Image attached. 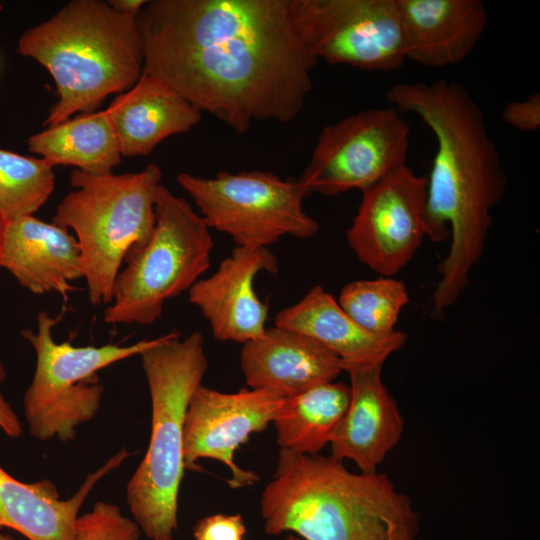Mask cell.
<instances>
[{
  "label": "cell",
  "instance_id": "1",
  "mask_svg": "<svg viewBox=\"0 0 540 540\" xmlns=\"http://www.w3.org/2000/svg\"><path fill=\"white\" fill-rule=\"evenodd\" d=\"M136 20L143 73L235 133L291 122L304 108L318 60L289 0H153Z\"/></svg>",
  "mask_w": 540,
  "mask_h": 540
},
{
  "label": "cell",
  "instance_id": "2",
  "mask_svg": "<svg viewBox=\"0 0 540 540\" xmlns=\"http://www.w3.org/2000/svg\"><path fill=\"white\" fill-rule=\"evenodd\" d=\"M385 97L401 114L420 117L436 138L422 222L431 241L450 238L430 300L433 317L441 318L469 285L484 253L491 212L504 196L507 175L482 108L460 82L396 83Z\"/></svg>",
  "mask_w": 540,
  "mask_h": 540
},
{
  "label": "cell",
  "instance_id": "3",
  "mask_svg": "<svg viewBox=\"0 0 540 540\" xmlns=\"http://www.w3.org/2000/svg\"><path fill=\"white\" fill-rule=\"evenodd\" d=\"M264 531L304 540H417L410 497L381 473H353L333 456L280 449L260 496Z\"/></svg>",
  "mask_w": 540,
  "mask_h": 540
},
{
  "label": "cell",
  "instance_id": "4",
  "mask_svg": "<svg viewBox=\"0 0 540 540\" xmlns=\"http://www.w3.org/2000/svg\"><path fill=\"white\" fill-rule=\"evenodd\" d=\"M18 53L40 63L55 81L59 100L44 121L47 127L93 112L110 94L133 87L143 72L136 17L101 0L68 2L21 35Z\"/></svg>",
  "mask_w": 540,
  "mask_h": 540
},
{
  "label": "cell",
  "instance_id": "5",
  "mask_svg": "<svg viewBox=\"0 0 540 540\" xmlns=\"http://www.w3.org/2000/svg\"><path fill=\"white\" fill-rule=\"evenodd\" d=\"M151 399L147 451L126 486L133 520L150 540H173L184 476V425L193 392L208 368L203 336L176 331L140 355Z\"/></svg>",
  "mask_w": 540,
  "mask_h": 540
},
{
  "label": "cell",
  "instance_id": "6",
  "mask_svg": "<svg viewBox=\"0 0 540 540\" xmlns=\"http://www.w3.org/2000/svg\"><path fill=\"white\" fill-rule=\"evenodd\" d=\"M161 178L155 163L136 173L94 175L75 169L70 174L74 190L58 204L52 222L75 233L93 305L111 302L125 258L150 239Z\"/></svg>",
  "mask_w": 540,
  "mask_h": 540
},
{
  "label": "cell",
  "instance_id": "7",
  "mask_svg": "<svg viewBox=\"0 0 540 540\" xmlns=\"http://www.w3.org/2000/svg\"><path fill=\"white\" fill-rule=\"evenodd\" d=\"M213 247L203 218L185 198L161 184L151 237L125 258L112 300L104 310V321L113 325L154 324L165 302L188 292L209 269Z\"/></svg>",
  "mask_w": 540,
  "mask_h": 540
},
{
  "label": "cell",
  "instance_id": "8",
  "mask_svg": "<svg viewBox=\"0 0 540 540\" xmlns=\"http://www.w3.org/2000/svg\"><path fill=\"white\" fill-rule=\"evenodd\" d=\"M60 317L41 311L37 315V329L20 332L36 355L35 371L24 394L23 409L30 435L40 441L73 440L77 428L91 421L101 407L104 387L97 372L140 355L161 338L126 346L57 343L52 330Z\"/></svg>",
  "mask_w": 540,
  "mask_h": 540
},
{
  "label": "cell",
  "instance_id": "9",
  "mask_svg": "<svg viewBox=\"0 0 540 540\" xmlns=\"http://www.w3.org/2000/svg\"><path fill=\"white\" fill-rule=\"evenodd\" d=\"M176 180L209 229L229 235L237 247L268 248L284 236L307 239L320 230L303 208L310 195L297 179L252 170L212 178L180 172Z\"/></svg>",
  "mask_w": 540,
  "mask_h": 540
},
{
  "label": "cell",
  "instance_id": "10",
  "mask_svg": "<svg viewBox=\"0 0 540 540\" xmlns=\"http://www.w3.org/2000/svg\"><path fill=\"white\" fill-rule=\"evenodd\" d=\"M410 125L393 106L370 108L322 128L297 178L309 195L361 192L407 164Z\"/></svg>",
  "mask_w": 540,
  "mask_h": 540
},
{
  "label": "cell",
  "instance_id": "11",
  "mask_svg": "<svg viewBox=\"0 0 540 540\" xmlns=\"http://www.w3.org/2000/svg\"><path fill=\"white\" fill-rule=\"evenodd\" d=\"M297 34L319 61L392 71L406 60L397 0H289Z\"/></svg>",
  "mask_w": 540,
  "mask_h": 540
},
{
  "label": "cell",
  "instance_id": "12",
  "mask_svg": "<svg viewBox=\"0 0 540 540\" xmlns=\"http://www.w3.org/2000/svg\"><path fill=\"white\" fill-rule=\"evenodd\" d=\"M427 177L407 164L362 192L346 232L361 263L384 277H393L413 258L424 235L422 213Z\"/></svg>",
  "mask_w": 540,
  "mask_h": 540
},
{
  "label": "cell",
  "instance_id": "13",
  "mask_svg": "<svg viewBox=\"0 0 540 540\" xmlns=\"http://www.w3.org/2000/svg\"><path fill=\"white\" fill-rule=\"evenodd\" d=\"M282 400L265 390L242 388L226 393L201 384L190 398L185 417V469L198 470V460L213 459L229 469L230 488L255 484L258 475L237 465L234 455L252 434L273 422Z\"/></svg>",
  "mask_w": 540,
  "mask_h": 540
},
{
  "label": "cell",
  "instance_id": "14",
  "mask_svg": "<svg viewBox=\"0 0 540 540\" xmlns=\"http://www.w3.org/2000/svg\"><path fill=\"white\" fill-rule=\"evenodd\" d=\"M261 272L276 274L278 258L266 247H235L216 271L200 278L188 291L191 304L223 342L246 343L267 328L268 305L257 295L254 280Z\"/></svg>",
  "mask_w": 540,
  "mask_h": 540
},
{
  "label": "cell",
  "instance_id": "15",
  "mask_svg": "<svg viewBox=\"0 0 540 540\" xmlns=\"http://www.w3.org/2000/svg\"><path fill=\"white\" fill-rule=\"evenodd\" d=\"M341 366L350 378V400L330 441L331 456L353 461L362 473H376L400 441L404 420L382 380L383 364Z\"/></svg>",
  "mask_w": 540,
  "mask_h": 540
},
{
  "label": "cell",
  "instance_id": "16",
  "mask_svg": "<svg viewBox=\"0 0 540 540\" xmlns=\"http://www.w3.org/2000/svg\"><path fill=\"white\" fill-rule=\"evenodd\" d=\"M240 367L249 388L282 398L334 381L343 371L341 359L329 349L276 325L243 344Z\"/></svg>",
  "mask_w": 540,
  "mask_h": 540
},
{
  "label": "cell",
  "instance_id": "17",
  "mask_svg": "<svg viewBox=\"0 0 540 540\" xmlns=\"http://www.w3.org/2000/svg\"><path fill=\"white\" fill-rule=\"evenodd\" d=\"M0 267L36 295L57 292L66 297L74 289L70 283L83 278L74 234L33 215L6 221Z\"/></svg>",
  "mask_w": 540,
  "mask_h": 540
},
{
  "label": "cell",
  "instance_id": "18",
  "mask_svg": "<svg viewBox=\"0 0 540 540\" xmlns=\"http://www.w3.org/2000/svg\"><path fill=\"white\" fill-rule=\"evenodd\" d=\"M405 58L442 68L464 61L486 30L481 0H397Z\"/></svg>",
  "mask_w": 540,
  "mask_h": 540
},
{
  "label": "cell",
  "instance_id": "19",
  "mask_svg": "<svg viewBox=\"0 0 540 540\" xmlns=\"http://www.w3.org/2000/svg\"><path fill=\"white\" fill-rule=\"evenodd\" d=\"M130 452L122 448L89 473L77 492L61 499L49 479L24 483L0 466V528H10L29 540H75V522L94 486L118 468Z\"/></svg>",
  "mask_w": 540,
  "mask_h": 540
},
{
  "label": "cell",
  "instance_id": "20",
  "mask_svg": "<svg viewBox=\"0 0 540 540\" xmlns=\"http://www.w3.org/2000/svg\"><path fill=\"white\" fill-rule=\"evenodd\" d=\"M105 110L124 157L146 156L164 139L188 132L202 118L172 87L143 72Z\"/></svg>",
  "mask_w": 540,
  "mask_h": 540
},
{
  "label": "cell",
  "instance_id": "21",
  "mask_svg": "<svg viewBox=\"0 0 540 540\" xmlns=\"http://www.w3.org/2000/svg\"><path fill=\"white\" fill-rule=\"evenodd\" d=\"M274 325L304 334L320 343L342 363L383 364L403 347L401 331L374 334L358 325L321 285L312 287L292 306L279 311Z\"/></svg>",
  "mask_w": 540,
  "mask_h": 540
},
{
  "label": "cell",
  "instance_id": "22",
  "mask_svg": "<svg viewBox=\"0 0 540 540\" xmlns=\"http://www.w3.org/2000/svg\"><path fill=\"white\" fill-rule=\"evenodd\" d=\"M29 151L52 167L74 166L88 174L111 173L121 162V149L106 110L81 113L40 131L27 140Z\"/></svg>",
  "mask_w": 540,
  "mask_h": 540
},
{
  "label": "cell",
  "instance_id": "23",
  "mask_svg": "<svg viewBox=\"0 0 540 540\" xmlns=\"http://www.w3.org/2000/svg\"><path fill=\"white\" fill-rule=\"evenodd\" d=\"M350 400V387L326 382L283 398L273 425L280 449L317 455L330 441Z\"/></svg>",
  "mask_w": 540,
  "mask_h": 540
},
{
  "label": "cell",
  "instance_id": "24",
  "mask_svg": "<svg viewBox=\"0 0 540 540\" xmlns=\"http://www.w3.org/2000/svg\"><path fill=\"white\" fill-rule=\"evenodd\" d=\"M54 187L53 167L43 158L0 148V216L5 221L33 215Z\"/></svg>",
  "mask_w": 540,
  "mask_h": 540
},
{
  "label": "cell",
  "instance_id": "25",
  "mask_svg": "<svg viewBox=\"0 0 540 540\" xmlns=\"http://www.w3.org/2000/svg\"><path fill=\"white\" fill-rule=\"evenodd\" d=\"M337 302L362 328L384 335L395 331L399 314L409 302V294L403 281L380 276L345 284Z\"/></svg>",
  "mask_w": 540,
  "mask_h": 540
},
{
  "label": "cell",
  "instance_id": "26",
  "mask_svg": "<svg viewBox=\"0 0 540 540\" xmlns=\"http://www.w3.org/2000/svg\"><path fill=\"white\" fill-rule=\"evenodd\" d=\"M141 530L112 503L98 501L75 522V540H140Z\"/></svg>",
  "mask_w": 540,
  "mask_h": 540
},
{
  "label": "cell",
  "instance_id": "27",
  "mask_svg": "<svg viewBox=\"0 0 540 540\" xmlns=\"http://www.w3.org/2000/svg\"><path fill=\"white\" fill-rule=\"evenodd\" d=\"M246 526L241 514H213L193 526L194 540H243Z\"/></svg>",
  "mask_w": 540,
  "mask_h": 540
},
{
  "label": "cell",
  "instance_id": "28",
  "mask_svg": "<svg viewBox=\"0 0 540 540\" xmlns=\"http://www.w3.org/2000/svg\"><path fill=\"white\" fill-rule=\"evenodd\" d=\"M502 120L522 132L537 131L540 127V93L507 103L502 111Z\"/></svg>",
  "mask_w": 540,
  "mask_h": 540
},
{
  "label": "cell",
  "instance_id": "29",
  "mask_svg": "<svg viewBox=\"0 0 540 540\" xmlns=\"http://www.w3.org/2000/svg\"><path fill=\"white\" fill-rule=\"evenodd\" d=\"M7 372L4 364L0 361V385L6 379ZM0 429L10 438H18L22 435L23 427L20 419L11 404L6 400L0 390Z\"/></svg>",
  "mask_w": 540,
  "mask_h": 540
},
{
  "label": "cell",
  "instance_id": "30",
  "mask_svg": "<svg viewBox=\"0 0 540 540\" xmlns=\"http://www.w3.org/2000/svg\"><path fill=\"white\" fill-rule=\"evenodd\" d=\"M107 3L116 12L132 17L139 15L147 1L145 0H109Z\"/></svg>",
  "mask_w": 540,
  "mask_h": 540
},
{
  "label": "cell",
  "instance_id": "31",
  "mask_svg": "<svg viewBox=\"0 0 540 540\" xmlns=\"http://www.w3.org/2000/svg\"><path fill=\"white\" fill-rule=\"evenodd\" d=\"M6 221L0 216V254Z\"/></svg>",
  "mask_w": 540,
  "mask_h": 540
},
{
  "label": "cell",
  "instance_id": "32",
  "mask_svg": "<svg viewBox=\"0 0 540 540\" xmlns=\"http://www.w3.org/2000/svg\"><path fill=\"white\" fill-rule=\"evenodd\" d=\"M0 540H18L10 535H6L0 532Z\"/></svg>",
  "mask_w": 540,
  "mask_h": 540
},
{
  "label": "cell",
  "instance_id": "33",
  "mask_svg": "<svg viewBox=\"0 0 540 540\" xmlns=\"http://www.w3.org/2000/svg\"><path fill=\"white\" fill-rule=\"evenodd\" d=\"M283 540H301V538H299L298 536H296L294 534H289Z\"/></svg>",
  "mask_w": 540,
  "mask_h": 540
},
{
  "label": "cell",
  "instance_id": "34",
  "mask_svg": "<svg viewBox=\"0 0 540 540\" xmlns=\"http://www.w3.org/2000/svg\"><path fill=\"white\" fill-rule=\"evenodd\" d=\"M0 10H1V4H0Z\"/></svg>",
  "mask_w": 540,
  "mask_h": 540
}]
</instances>
